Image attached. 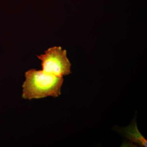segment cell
Segmentation results:
<instances>
[{
    "instance_id": "6da1fadb",
    "label": "cell",
    "mask_w": 147,
    "mask_h": 147,
    "mask_svg": "<svg viewBox=\"0 0 147 147\" xmlns=\"http://www.w3.org/2000/svg\"><path fill=\"white\" fill-rule=\"evenodd\" d=\"M25 76L26 79L22 86V98L24 99L57 97L61 94L63 77L36 69L28 70Z\"/></svg>"
},
{
    "instance_id": "7a4b0ae2",
    "label": "cell",
    "mask_w": 147,
    "mask_h": 147,
    "mask_svg": "<svg viewBox=\"0 0 147 147\" xmlns=\"http://www.w3.org/2000/svg\"><path fill=\"white\" fill-rule=\"evenodd\" d=\"M37 57L41 61L42 70L45 72L61 77L71 73V64L66 50L61 47H50L45 54Z\"/></svg>"
},
{
    "instance_id": "3957f363",
    "label": "cell",
    "mask_w": 147,
    "mask_h": 147,
    "mask_svg": "<svg viewBox=\"0 0 147 147\" xmlns=\"http://www.w3.org/2000/svg\"><path fill=\"white\" fill-rule=\"evenodd\" d=\"M125 136L131 142L136 143L141 146L146 147L147 141L139 132L137 123L133 121L128 126L124 129Z\"/></svg>"
}]
</instances>
